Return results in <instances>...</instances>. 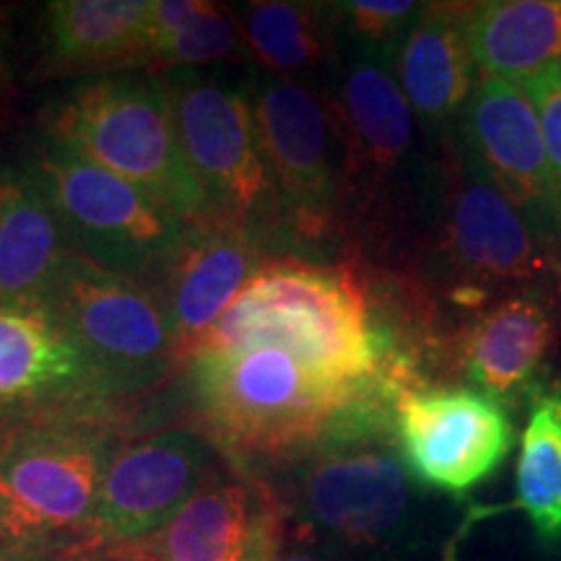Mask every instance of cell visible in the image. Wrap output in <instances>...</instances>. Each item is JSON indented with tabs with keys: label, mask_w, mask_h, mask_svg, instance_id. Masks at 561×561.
Returning <instances> with one entry per match:
<instances>
[{
	"label": "cell",
	"mask_w": 561,
	"mask_h": 561,
	"mask_svg": "<svg viewBox=\"0 0 561 561\" xmlns=\"http://www.w3.org/2000/svg\"><path fill=\"white\" fill-rule=\"evenodd\" d=\"M273 551H276V549H273ZM271 559H273V553H271V557H268V559H265V561H271Z\"/></svg>",
	"instance_id": "4dcf8cb0"
},
{
	"label": "cell",
	"mask_w": 561,
	"mask_h": 561,
	"mask_svg": "<svg viewBox=\"0 0 561 561\" xmlns=\"http://www.w3.org/2000/svg\"><path fill=\"white\" fill-rule=\"evenodd\" d=\"M392 432L411 479L466 496L507 460L515 416L462 385L419 382L392 401Z\"/></svg>",
	"instance_id": "8fae6325"
},
{
	"label": "cell",
	"mask_w": 561,
	"mask_h": 561,
	"mask_svg": "<svg viewBox=\"0 0 561 561\" xmlns=\"http://www.w3.org/2000/svg\"><path fill=\"white\" fill-rule=\"evenodd\" d=\"M450 375L512 416L528 413L557 380L561 351V286L525 289L494 299L460 322L445 343Z\"/></svg>",
	"instance_id": "7c38bea8"
},
{
	"label": "cell",
	"mask_w": 561,
	"mask_h": 561,
	"mask_svg": "<svg viewBox=\"0 0 561 561\" xmlns=\"http://www.w3.org/2000/svg\"><path fill=\"white\" fill-rule=\"evenodd\" d=\"M110 437L96 426H34L0 447V502L5 530L58 543L91 528L112 460Z\"/></svg>",
	"instance_id": "30bf717a"
},
{
	"label": "cell",
	"mask_w": 561,
	"mask_h": 561,
	"mask_svg": "<svg viewBox=\"0 0 561 561\" xmlns=\"http://www.w3.org/2000/svg\"><path fill=\"white\" fill-rule=\"evenodd\" d=\"M164 81L182 153L214 214L250 231L278 214L252 94L216 70L182 68Z\"/></svg>",
	"instance_id": "9c48e42d"
},
{
	"label": "cell",
	"mask_w": 561,
	"mask_h": 561,
	"mask_svg": "<svg viewBox=\"0 0 561 561\" xmlns=\"http://www.w3.org/2000/svg\"><path fill=\"white\" fill-rule=\"evenodd\" d=\"M299 496L310 523L343 543L390 541L413 504V479L398 450L392 411L351 421L307 453Z\"/></svg>",
	"instance_id": "ba28073f"
},
{
	"label": "cell",
	"mask_w": 561,
	"mask_h": 561,
	"mask_svg": "<svg viewBox=\"0 0 561 561\" xmlns=\"http://www.w3.org/2000/svg\"><path fill=\"white\" fill-rule=\"evenodd\" d=\"M250 58L278 76L318 68L328 58L325 11L312 3L263 0L234 13Z\"/></svg>",
	"instance_id": "d4e9b609"
},
{
	"label": "cell",
	"mask_w": 561,
	"mask_h": 561,
	"mask_svg": "<svg viewBox=\"0 0 561 561\" xmlns=\"http://www.w3.org/2000/svg\"><path fill=\"white\" fill-rule=\"evenodd\" d=\"M278 219L301 242H331L346 216V157L331 102L294 79H263L252 91Z\"/></svg>",
	"instance_id": "8992f818"
},
{
	"label": "cell",
	"mask_w": 561,
	"mask_h": 561,
	"mask_svg": "<svg viewBox=\"0 0 561 561\" xmlns=\"http://www.w3.org/2000/svg\"><path fill=\"white\" fill-rule=\"evenodd\" d=\"M250 348H280L335 382L390 401L426 382L416 348L380 320L367 280L348 265L268 261L182 362Z\"/></svg>",
	"instance_id": "6da1fadb"
},
{
	"label": "cell",
	"mask_w": 561,
	"mask_h": 561,
	"mask_svg": "<svg viewBox=\"0 0 561 561\" xmlns=\"http://www.w3.org/2000/svg\"><path fill=\"white\" fill-rule=\"evenodd\" d=\"M50 310L79 346L91 382L138 390L180 364L178 339L157 291L70 252Z\"/></svg>",
	"instance_id": "52a82bcc"
},
{
	"label": "cell",
	"mask_w": 561,
	"mask_h": 561,
	"mask_svg": "<svg viewBox=\"0 0 561 561\" xmlns=\"http://www.w3.org/2000/svg\"><path fill=\"white\" fill-rule=\"evenodd\" d=\"M5 528V512H3V502H0V530Z\"/></svg>",
	"instance_id": "f546056e"
},
{
	"label": "cell",
	"mask_w": 561,
	"mask_h": 561,
	"mask_svg": "<svg viewBox=\"0 0 561 561\" xmlns=\"http://www.w3.org/2000/svg\"><path fill=\"white\" fill-rule=\"evenodd\" d=\"M434 273L453 307L471 318L494 299L561 286L553 242L479 170L458 136L442 140Z\"/></svg>",
	"instance_id": "3957f363"
},
{
	"label": "cell",
	"mask_w": 561,
	"mask_h": 561,
	"mask_svg": "<svg viewBox=\"0 0 561 561\" xmlns=\"http://www.w3.org/2000/svg\"><path fill=\"white\" fill-rule=\"evenodd\" d=\"M121 561H130V559H121Z\"/></svg>",
	"instance_id": "1f68e13d"
},
{
	"label": "cell",
	"mask_w": 561,
	"mask_h": 561,
	"mask_svg": "<svg viewBox=\"0 0 561 561\" xmlns=\"http://www.w3.org/2000/svg\"><path fill=\"white\" fill-rule=\"evenodd\" d=\"M187 377L208 437L242 458L280 460L312 453L390 398L335 382L280 348L195 354Z\"/></svg>",
	"instance_id": "7a4b0ae2"
},
{
	"label": "cell",
	"mask_w": 561,
	"mask_h": 561,
	"mask_svg": "<svg viewBox=\"0 0 561 561\" xmlns=\"http://www.w3.org/2000/svg\"><path fill=\"white\" fill-rule=\"evenodd\" d=\"M214 450L198 432L170 430L112 455L91 517V543L115 549L164 528L214 479Z\"/></svg>",
	"instance_id": "4fadbf2b"
},
{
	"label": "cell",
	"mask_w": 561,
	"mask_h": 561,
	"mask_svg": "<svg viewBox=\"0 0 561 561\" xmlns=\"http://www.w3.org/2000/svg\"><path fill=\"white\" fill-rule=\"evenodd\" d=\"M471 3H424L416 24L392 55L416 123L442 140L458 128L481 73L468 45Z\"/></svg>",
	"instance_id": "ac0fdd59"
},
{
	"label": "cell",
	"mask_w": 561,
	"mask_h": 561,
	"mask_svg": "<svg viewBox=\"0 0 561 561\" xmlns=\"http://www.w3.org/2000/svg\"><path fill=\"white\" fill-rule=\"evenodd\" d=\"M280 533L263 494L216 473L164 528L117 551L130 561H265Z\"/></svg>",
	"instance_id": "e0dca14e"
},
{
	"label": "cell",
	"mask_w": 561,
	"mask_h": 561,
	"mask_svg": "<svg viewBox=\"0 0 561 561\" xmlns=\"http://www.w3.org/2000/svg\"><path fill=\"white\" fill-rule=\"evenodd\" d=\"M466 32L481 76L523 81L561 66V0L471 3Z\"/></svg>",
	"instance_id": "7402d4cb"
},
{
	"label": "cell",
	"mask_w": 561,
	"mask_h": 561,
	"mask_svg": "<svg viewBox=\"0 0 561 561\" xmlns=\"http://www.w3.org/2000/svg\"><path fill=\"white\" fill-rule=\"evenodd\" d=\"M265 263L255 237L242 224L219 214L185 224L180 242L157 273V297L178 339L180 362Z\"/></svg>",
	"instance_id": "2e32d148"
},
{
	"label": "cell",
	"mask_w": 561,
	"mask_h": 561,
	"mask_svg": "<svg viewBox=\"0 0 561 561\" xmlns=\"http://www.w3.org/2000/svg\"><path fill=\"white\" fill-rule=\"evenodd\" d=\"M346 157L348 195L375 193L405 172L416 149V115L396 79L390 53L356 45L343 66L339 91L331 102Z\"/></svg>",
	"instance_id": "9a60e30c"
},
{
	"label": "cell",
	"mask_w": 561,
	"mask_h": 561,
	"mask_svg": "<svg viewBox=\"0 0 561 561\" xmlns=\"http://www.w3.org/2000/svg\"><path fill=\"white\" fill-rule=\"evenodd\" d=\"M0 561H60L58 543L0 530Z\"/></svg>",
	"instance_id": "83f0119b"
},
{
	"label": "cell",
	"mask_w": 561,
	"mask_h": 561,
	"mask_svg": "<svg viewBox=\"0 0 561 561\" xmlns=\"http://www.w3.org/2000/svg\"><path fill=\"white\" fill-rule=\"evenodd\" d=\"M32 174L58 216L68 248L123 276L159 273L185 229V221L144 187L55 136L42 144Z\"/></svg>",
	"instance_id": "5b68a950"
},
{
	"label": "cell",
	"mask_w": 561,
	"mask_h": 561,
	"mask_svg": "<svg viewBox=\"0 0 561 561\" xmlns=\"http://www.w3.org/2000/svg\"><path fill=\"white\" fill-rule=\"evenodd\" d=\"M91 382L79 346L47 305L0 301V405Z\"/></svg>",
	"instance_id": "44dd1931"
},
{
	"label": "cell",
	"mask_w": 561,
	"mask_h": 561,
	"mask_svg": "<svg viewBox=\"0 0 561 561\" xmlns=\"http://www.w3.org/2000/svg\"><path fill=\"white\" fill-rule=\"evenodd\" d=\"M250 60L240 21L208 0H151L149 68H206Z\"/></svg>",
	"instance_id": "603a6c76"
},
{
	"label": "cell",
	"mask_w": 561,
	"mask_h": 561,
	"mask_svg": "<svg viewBox=\"0 0 561 561\" xmlns=\"http://www.w3.org/2000/svg\"><path fill=\"white\" fill-rule=\"evenodd\" d=\"M517 510L549 549H561V377L525 413L517 458Z\"/></svg>",
	"instance_id": "cb8c5ba5"
},
{
	"label": "cell",
	"mask_w": 561,
	"mask_h": 561,
	"mask_svg": "<svg viewBox=\"0 0 561 561\" xmlns=\"http://www.w3.org/2000/svg\"><path fill=\"white\" fill-rule=\"evenodd\" d=\"M335 9H339V16L346 21V30L356 45L396 55L405 34L416 24L424 3H411V0H351V3H339Z\"/></svg>",
	"instance_id": "484cf974"
},
{
	"label": "cell",
	"mask_w": 561,
	"mask_h": 561,
	"mask_svg": "<svg viewBox=\"0 0 561 561\" xmlns=\"http://www.w3.org/2000/svg\"><path fill=\"white\" fill-rule=\"evenodd\" d=\"M53 136L144 187L180 221L214 216L182 153L159 76L117 73L83 83L58 107Z\"/></svg>",
	"instance_id": "277c9868"
},
{
	"label": "cell",
	"mask_w": 561,
	"mask_h": 561,
	"mask_svg": "<svg viewBox=\"0 0 561 561\" xmlns=\"http://www.w3.org/2000/svg\"><path fill=\"white\" fill-rule=\"evenodd\" d=\"M70 252L37 178L0 167V301L50 307Z\"/></svg>",
	"instance_id": "d6986e66"
},
{
	"label": "cell",
	"mask_w": 561,
	"mask_h": 561,
	"mask_svg": "<svg viewBox=\"0 0 561 561\" xmlns=\"http://www.w3.org/2000/svg\"><path fill=\"white\" fill-rule=\"evenodd\" d=\"M271 561H322V559L312 549H307L305 543H286L284 533H280Z\"/></svg>",
	"instance_id": "f1b7e54d"
},
{
	"label": "cell",
	"mask_w": 561,
	"mask_h": 561,
	"mask_svg": "<svg viewBox=\"0 0 561 561\" xmlns=\"http://www.w3.org/2000/svg\"><path fill=\"white\" fill-rule=\"evenodd\" d=\"M455 136L479 170L549 240L561 242V208L541 123L520 83L481 76Z\"/></svg>",
	"instance_id": "5bb4252c"
},
{
	"label": "cell",
	"mask_w": 561,
	"mask_h": 561,
	"mask_svg": "<svg viewBox=\"0 0 561 561\" xmlns=\"http://www.w3.org/2000/svg\"><path fill=\"white\" fill-rule=\"evenodd\" d=\"M151 0H58L45 9L47 58L66 73L149 66Z\"/></svg>",
	"instance_id": "ffe728a7"
},
{
	"label": "cell",
	"mask_w": 561,
	"mask_h": 561,
	"mask_svg": "<svg viewBox=\"0 0 561 561\" xmlns=\"http://www.w3.org/2000/svg\"><path fill=\"white\" fill-rule=\"evenodd\" d=\"M525 94L530 96L533 107L538 112V123H541L546 153H549L553 191L561 208V66L541 70V73L528 76V79L517 81Z\"/></svg>",
	"instance_id": "4316f807"
}]
</instances>
